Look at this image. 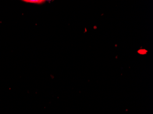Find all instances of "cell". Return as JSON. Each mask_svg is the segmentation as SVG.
Returning a JSON list of instances; mask_svg holds the SVG:
<instances>
[{
  "mask_svg": "<svg viewBox=\"0 0 153 114\" xmlns=\"http://www.w3.org/2000/svg\"><path fill=\"white\" fill-rule=\"evenodd\" d=\"M26 2H28V3H34V4H41L45 2L43 0H25L23 1Z\"/></svg>",
  "mask_w": 153,
  "mask_h": 114,
  "instance_id": "6da1fadb",
  "label": "cell"
}]
</instances>
